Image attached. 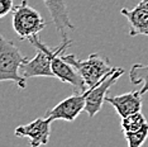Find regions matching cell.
Listing matches in <instances>:
<instances>
[{"label": "cell", "instance_id": "6da1fadb", "mask_svg": "<svg viewBox=\"0 0 148 147\" xmlns=\"http://www.w3.org/2000/svg\"><path fill=\"white\" fill-rule=\"evenodd\" d=\"M32 46L37 48V53L32 60H28L24 62L21 67V72L24 78H55V74L52 71V58L56 55L63 53L65 49L69 47L73 42L72 39L69 38H62V43L57 48L52 49L47 45H45L41 39H39L38 34L33 36L32 38L28 39Z\"/></svg>", "mask_w": 148, "mask_h": 147}, {"label": "cell", "instance_id": "7a4b0ae2", "mask_svg": "<svg viewBox=\"0 0 148 147\" xmlns=\"http://www.w3.org/2000/svg\"><path fill=\"white\" fill-rule=\"evenodd\" d=\"M28 60L14 42L0 36V81H13L19 89H25L27 78L19 74V70Z\"/></svg>", "mask_w": 148, "mask_h": 147}, {"label": "cell", "instance_id": "3957f363", "mask_svg": "<svg viewBox=\"0 0 148 147\" xmlns=\"http://www.w3.org/2000/svg\"><path fill=\"white\" fill-rule=\"evenodd\" d=\"M61 56L66 62L75 66L77 71L81 74L89 89L96 86L115 69L114 66H112L109 58L101 53H91L87 57V60H79L73 53L71 55H63L62 53Z\"/></svg>", "mask_w": 148, "mask_h": 147}, {"label": "cell", "instance_id": "277c9868", "mask_svg": "<svg viewBox=\"0 0 148 147\" xmlns=\"http://www.w3.org/2000/svg\"><path fill=\"white\" fill-rule=\"evenodd\" d=\"M13 29L21 39L32 38L46 28V21L36 9L28 4L27 0H22L21 4L13 9Z\"/></svg>", "mask_w": 148, "mask_h": 147}, {"label": "cell", "instance_id": "5b68a950", "mask_svg": "<svg viewBox=\"0 0 148 147\" xmlns=\"http://www.w3.org/2000/svg\"><path fill=\"white\" fill-rule=\"evenodd\" d=\"M124 74V69L122 67H115L105 79H103L96 86L87 89V95H86V106L85 112L89 117H95L97 113L101 110L103 104L105 102V98L108 95V90L110 86H113L118 81V79Z\"/></svg>", "mask_w": 148, "mask_h": 147}, {"label": "cell", "instance_id": "8992f818", "mask_svg": "<svg viewBox=\"0 0 148 147\" xmlns=\"http://www.w3.org/2000/svg\"><path fill=\"white\" fill-rule=\"evenodd\" d=\"M86 95H87V90L84 93H75L73 95L63 99L61 103H58L53 108L47 110L46 117L51 118L52 121L62 119V121H67V122H73L76 119V117L82 110H85Z\"/></svg>", "mask_w": 148, "mask_h": 147}, {"label": "cell", "instance_id": "52a82bcc", "mask_svg": "<svg viewBox=\"0 0 148 147\" xmlns=\"http://www.w3.org/2000/svg\"><path fill=\"white\" fill-rule=\"evenodd\" d=\"M53 121L48 117L37 118L28 124H23L15 128L14 135L22 138H28L32 147L47 145L51 135V123Z\"/></svg>", "mask_w": 148, "mask_h": 147}, {"label": "cell", "instance_id": "ba28073f", "mask_svg": "<svg viewBox=\"0 0 148 147\" xmlns=\"http://www.w3.org/2000/svg\"><path fill=\"white\" fill-rule=\"evenodd\" d=\"M62 53L56 55L52 58V71L55 74V78H57L60 81L65 82V84H70L75 90V93H84L86 91L87 86L81 74L76 70L75 66L71 63L66 62L62 58Z\"/></svg>", "mask_w": 148, "mask_h": 147}, {"label": "cell", "instance_id": "9c48e42d", "mask_svg": "<svg viewBox=\"0 0 148 147\" xmlns=\"http://www.w3.org/2000/svg\"><path fill=\"white\" fill-rule=\"evenodd\" d=\"M120 13L128 19L130 37H148V0H140L133 9L122 8Z\"/></svg>", "mask_w": 148, "mask_h": 147}, {"label": "cell", "instance_id": "30bf717a", "mask_svg": "<svg viewBox=\"0 0 148 147\" xmlns=\"http://www.w3.org/2000/svg\"><path fill=\"white\" fill-rule=\"evenodd\" d=\"M105 102L114 106V109L116 110L118 115L120 118H124V117L130 115L133 113L140 112L143 105L142 94H140L139 90L129 91L122 95H114V96L106 95Z\"/></svg>", "mask_w": 148, "mask_h": 147}, {"label": "cell", "instance_id": "8fae6325", "mask_svg": "<svg viewBox=\"0 0 148 147\" xmlns=\"http://www.w3.org/2000/svg\"><path fill=\"white\" fill-rule=\"evenodd\" d=\"M43 3L48 9L53 25L61 33L62 38H67V31H73L76 27L69 16L65 0H43Z\"/></svg>", "mask_w": 148, "mask_h": 147}, {"label": "cell", "instance_id": "7c38bea8", "mask_svg": "<svg viewBox=\"0 0 148 147\" xmlns=\"http://www.w3.org/2000/svg\"><path fill=\"white\" fill-rule=\"evenodd\" d=\"M129 80L133 85L142 84L139 91L142 95L146 94L148 91V63H134L129 71Z\"/></svg>", "mask_w": 148, "mask_h": 147}, {"label": "cell", "instance_id": "4fadbf2b", "mask_svg": "<svg viewBox=\"0 0 148 147\" xmlns=\"http://www.w3.org/2000/svg\"><path fill=\"white\" fill-rule=\"evenodd\" d=\"M147 123L146 117L143 115L142 112L133 113L130 115H127L124 118H120V127H122L123 135L124 133H132L140 129Z\"/></svg>", "mask_w": 148, "mask_h": 147}, {"label": "cell", "instance_id": "5bb4252c", "mask_svg": "<svg viewBox=\"0 0 148 147\" xmlns=\"http://www.w3.org/2000/svg\"><path fill=\"white\" fill-rule=\"evenodd\" d=\"M124 138L127 139V143L129 147H139L142 146L146 139L148 138V122L140 129L132 133H124Z\"/></svg>", "mask_w": 148, "mask_h": 147}, {"label": "cell", "instance_id": "9a60e30c", "mask_svg": "<svg viewBox=\"0 0 148 147\" xmlns=\"http://www.w3.org/2000/svg\"><path fill=\"white\" fill-rule=\"evenodd\" d=\"M14 9V4L13 0H0V16H5L8 13H10V10Z\"/></svg>", "mask_w": 148, "mask_h": 147}]
</instances>
